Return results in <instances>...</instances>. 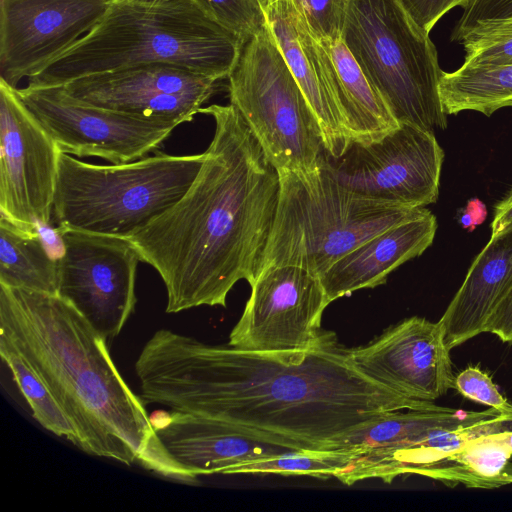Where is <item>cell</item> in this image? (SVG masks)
<instances>
[{
  "label": "cell",
  "mask_w": 512,
  "mask_h": 512,
  "mask_svg": "<svg viewBox=\"0 0 512 512\" xmlns=\"http://www.w3.org/2000/svg\"><path fill=\"white\" fill-rule=\"evenodd\" d=\"M135 371L144 403L228 423L291 450L334 449L386 412L435 405L362 375L333 333L309 350L259 352L160 329Z\"/></svg>",
  "instance_id": "6da1fadb"
},
{
  "label": "cell",
  "mask_w": 512,
  "mask_h": 512,
  "mask_svg": "<svg viewBox=\"0 0 512 512\" xmlns=\"http://www.w3.org/2000/svg\"><path fill=\"white\" fill-rule=\"evenodd\" d=\"M215 122L194 181L129 239L159 273L167 313L226 306L234 285L260 272L280 189L278 170L232 105L201 108Z\"/></svg>",
  "instance_id": "7a4b0ae2"
},
{
  "label": "cell",
  "mask_w": 512,
  "mask_h": 512,
  "mask_svg": "<svg viewBox=\"0 0 512 512\" xmlns=\"http://www.w3.org/2000/svg\"><path fill=\"white\" fill-rule=\"evenodd\" d=\"M0 337L48 386L81 450L183 480L145 403L115 366L107 340L72 305L58 295L0 285Z\"/></svg>",
  "instance_id": "3957f363"
},
{
  "label": "cell",
  "mask_w": 512,
  "mask_h": 512,
  "mask_svg": "<svg viewBox=\"0 0 512 512\" xmlns=\"http://www.w3.org/2000/svg\"><path fill=\"white\" fill-rule=\"evenodd\" d=\"M244 43L194 0H110L100 21L70 49L28 79L29 86L73 80L150 63H169L228 78Z\"/></svg>",
  "instance_id": "277c9868"
},
{
  "label": "cell",
  "mask_w": 512,
  "mask_h": 512,
  "mask_svg": "<svg viewBox=\"0 0 512 512\" xmlns=\"http://www.w3.org/2000/svg\"><path fill=\"white\" fill-rule=\"evenodd\" d=\"M278 173V204L260 272L293 265L319 277L364 241L428 211L359 195L340 184L322 163L309 173Z\"/></svg>",
  "instance_id": "5b68a950"
},
{
  "label": "cell",
  "mask_w": 512,
  "mask_h": 512,
  "mask_svg": "<svg viewBox=\"0 0 512 512\" xmlns=\"http://www.w3.org/2000/svg\"><path fill=\"white\" fill-rule=\"evenodd\" d=\"M205 153L151 156L112 165L61 152L53 214L57 229L130 238L177 202L200 170Z\"/></svg>",
  "instance_id": "8992f818"
},
{
  "label": "cell",
  "mask_w": 512,
  "mask_h": 512,
  "mask_svg": "<svg viewBox=\"0 0 512 512\" xmlns=\"http://www.w3.org/2000/svg\"><path fill=\"white\" fill-rule=\"evenodd\" d=\"M340 36L399 124L446 129L436 48L400 0H343Z\"/></svg>",
  "instance_id": "52a82bcc"
},
{
  "label": "cell",
  "mask_w": 512,
  "mask_h": 512,
  "mask_svg": "<svg viewBox=\"0 0 512 512\" xmlns=\"http://www.w3.org/2000/svg\"><path fill=\"white\" fill-rule=\"evenodd\" d=\"M230 104L278 170H317L325 147L317 118L268 29L243 47L228 77Z\"/></svg>",
  "instance_id": "ba28073f"
},
{
  "label": "cell",
  "mask_w": 512,
  "mask_h": 512,
  "mask_svg": "<svg viewBox=\"0 0 512 512\" xmlns=\"http://www.w3.org/2000/svg\"><path fill=\"white\" fill-rule=\"evenodd\" d=\"M444 151L433 132L401 123L377 140L352 141L323 167L364 197L410 208L437 201Z\"/></svg>",
  "instance_id": "9c48e42d"
},
{
  "label": "cell",
  "mask_w": 512,
  "mask_h": 512,
  "mask_svg": "<svg viewBox=\"0 0 512 512\" xmlns=\"http://www.w3.org/2000/svg\"><path fill=\"white\" fill-rule=\"evenodd\" d=\"M57 295L106 340L117 337L135 310L140 255L129 238L57 229Z\"/></svg>",
  "instance_id": "30bf717a"
},
{
  "label": "cell",
  "mask_w": 512,
  "mask_h": 512,
  "mask_svg": "<svg viewBox=\"0 0 512 512\" xmlns=\"http://www.w3.org/2000/svg\"><path fill=\"white\" fill-rule=\"evenodd\" d=\"M17 91L62 152L98 157L112 164L159 151L179 120L139 117L75 100L62 86L27 85Z\"/></svg>",
  "instance_id": "8fae6325"
},
{
  "label": "cell",
  "mask_w": 512,
  "mask_h": 512,
  "mask_svg": "<svg viewBox=\"0 0 512 512\" xmlns=\"http://www.w3.org/2000/svg\"><path fill=\"white\" fill-rule=\"evenodd\" d=\"M329 304L319 278L308 270L293 265L268 267L251 285L229 346L259 352L312 349L332 333L321 329Z\"/></svg>",
  "instance_id": "7c38bea8"
},
{
  "label": "cell",
  "mask_w": 512,
  "mask_h": 512,
  "mask_svg": "<svg viewBox=\"0 0 512 512\" xmlns=\"http://www.w3.org/2000/svg\"><path fill=\"white\" fill-rule=\"evenodd\" d=\"M61 149L0 79V211L18 227L38 232L53 214Z\"/></svg>",
  "instance_id": "4fadbf2b"
},
{
  "label": "cell",
  "mask_w": 512,
  "mask_h": 512,
  "mask_svg": "<svg viewBox=\"0 0 512 512\" xmlns=\"http://www.w3.org/2000/svg\"><path fill=\"white\" fill-rule=\"evenodd\" d=\"M110 0H0V79L17 88L90 32Z\"/></svg>",
  "instance_id": "5bb4252c"
},
{
  "label": "cell",
  "mask_w": 512,
  "mask_h": 512,
  "mask_svg": "<svg viewBox=\"0 0 512 512\" xmlns=\"http://www.w3.org/2000/svg\"><path fill=\"white\" fill-rule=\"evenodd\" d=\"M219 79L169 63H150L85 76L63 85L75 100L146 118L193 120Z\"/></svg>",
  "instance_id": "9a60e30c"
},
{
  "label": "cell",
  "mask_w": 512,
  "mask_h": 512,
  "mask_svg": "<svg viewBox=\"0 0 512 512\" xmlns=\"http://www.w3.org/2000/svg\"><path fill=\"white\" fill-rule=\"evenodd\" d=\"M347 354L362 375L410 399L433 402L454 388L450 349L439 322L406 318Z\"/></svg>",
  "instance_id": "2e32d148"
},
{
  "label": "cell",
  "mask_w": 512,
  "mask_h": 512,
  "mask_svg": "<svg viewBox=\"0 0 512 512\" xmlns=\"http://www.w3.org/2000/svg\"><path fill=\"white\" fill-rule=\"evenodd\" d=\"M272 35L319 123L327 156L351 143L332 62L314 36L298 0H258Z\"/></svg>",
  "instance_id": "e0dca14e"
},
{
  "label": "cell",
  "mask_w": 512,
  "mask_h": 512,
  "mask_svg": "<svg viewBox=\"0 0 512 512\" xmlns=\"http://www.w3.org/2000/svg\"><path fill=\"white\" fill-rule=\"evenodd\" d=\"M163 449L184 481L225 474L244 461L291 450L214 419L171 411L152 423Z\"/></svg>",
  "instance_id": "ac0fdd59"
},
{
  "label": "cell",
  "mask_w": 512,
  "mask_h": 512,
  "mask_svg": "<svg viewBox=\"0 0 512 512\" xmlns=\"http://www.w3.org/2000/svg\"><path fill=\"white\" fill-rule=\"evenodd\" d=\"M436 230V217L428 210L358 245L318 277L329 302L384 284L392 271L433 243Z\"/></svg>",
  "instance_id": "d6986e66"
},
{
  "label": "cell",
  "mask_w": 512,
  "mask_h": 512,
  "mask_svg": "<svg viewBox=\"0 0 512 512\" xmlns=\"http://www.w3.org/2000/svg\"><path fill=\"white\" fill-rule=\"evenodd\" d=\"M512 288V225L491 235L438 321L451 350L484 333L497 303Z\"/></svg>",
  "instance_id": "ffe728a7"
},
{
  "label": "cell",
  "mask_w": 512,
  "mask_h": 512,
  "mask_svg": "<svg viewBox=\"0 0 512 512\" xmlns=\"http://www.w3.org/2000/svg\"><path fill=\"white\" fill-rule=\"evenodd\" d=\"M498 411H459L433 405L386 412L342 436L334 449L357 452L392 450L410 445L440 429L493 418Z\"/></svg>",
  "instance_id": "44dd1931"
},
{
  "label": "cell",
  "mask_w": 512,
  "mask_h": 512,
  "mask_svg": "<svg viewBox=\"0 0 512 512\" xmlns=\"http://www.w3.org/2000/svg\"><path fill=\"white\" fill-rule=\"evenodd\" d=\"M335 73L339 99L352 141H374L399 126L385 99L359 67L341 36L318 39Z\"/></svg>",
  "instance_id": "7402d4cb"
},
{
  "label": "cell",
  "mask_w": 512,
  "mask_h": 512,
  "mask_svg": "<svg viewBox=\"0 0 512 512\" xmlns=\"http://www.w3.org/2000/svg\"><path fill=\"white\" fill-rule=\"evenodd\" d=\"M512 451L497 434H486L467 442L417 475L447 485L498 488L512 483Z\"/></svg>",
  "instance_id": "603a6c76"
},
{
  "label": "cell",
  "mask_w": 512,
  "mask_h": 512,
  "mask_svg": "<svg viewBox=\"0 0 512 512\" xmlns=\"http://www.w3.org/2000/svg\"><path fill=\"white\" fill-rule=\"evenodd\" d=\"M0 285L57 295V259L40 232L24 230L0 217Z\"/></svg>",
  "instance_id": "cb8c5ba5"
},
{
  "label": "cell",
  "mask_w": 512,
  "mask_h": 512,
  "mask_svg": "<svg viewBox=\"0 0 512 512\" xmlns=\"http://www.w3.org/2000/svg\"><path fill=\"white\" fill-rule=\"evenodd\" d=\"M439 96L446 115L470 110L489 117L501 108L512 107V64H462L453 72L443 71Z\"/></svg>",
  "instance_id": "d4e9b609"
},
{
  "label": "cell",
  "mask_w": 512,
  "mask_h": 512,
  "mask_svg": "<svg viewBox=\"0 0 512 512\" xmlns=\"http://www.w3.org/2000/svg\"><path fill=\"white\" fill-rule=\"evenodd\" d=\"M0 355L31 408L34 419L46 430L66 438L80 448L81 442L76 430L48 386L16 349L2 337H0Z\"/></svg>",
  "instance_id": "484cf974"
},
{
  "label": "cell",
  "mask_w": 512,
  "mask_h": 512,
  "mask_svg": "<svg viewBox=\"0 0 512 512\" xmlns=\"http://www.w3.org/2000/svg\"><path fill=\"white\" fill-rule=\"evenodd\" d=\"M353 454V451L344 449L288 450L244 461L228 468L225 475L278 474L337 479L350 464Z\"/></svg>",
  "instance_id": "4316f807"
},
{
  "label": "cell",
  "mask_w": 512,
  "mask_h": 512,
  "mask_svg": "<svg viewBox=\"0 0 512 512\" xmlns=\"http://www.w3.org/2000/svg\"><path fill=\"white\" fill-rule=\"evenodd\" d=\"M457 41L464 47L465 65L512 64V18L480 23Z\"/></svg>",
  "instance_id": "83f0119b"
},
{
  "label": "cell",
  "mask_w": 512,
  "mask_h": 512,
  "mask_svg": "<svg viewBox=\"0 0 512 512\" xmlns=\"http://www.w3.org/2000/svg\"><path fill=\"white\" fill-rule=\"evenodd\" d=\"M214 21L246 44L264 26L258 0H194Z\"/></svg>",
  "instance_id": "f1b7e54d"
},
{
  "label": "cell",
  "mask_w": 512,
  "mask_h": 512,
  "mask_svg": "<svg viewBox=\"0 0 512 512\" xmlns=\"http://www.w3.org/2000/svg\"><path fill=\"white\" fill-rule=\"evenodd\" d=\"M454 389L465 398L499 413L512 412V404L500 394L491 378L476 367H468L455 376Z\"/></svg>",
  "instance_id": "f546056e"
},
{
  "label": "cell",
  "mask_w": 512,
  "mask_h": 512,
  "mask_svg": "<svg viewBox=\"0 0 512 512\" xmlns=\"http://www.w3.org/2000/svg\"><path fill=\"white\" fill-rule=\"evenodd\" d=\"M317 39L341 35L343 0H298Z\"/></svg>",
  "instance_id": "4dcf8cb0"
},
{
  "label": "cell",
  "mask_w": 512,
  "mask_h": 512,
  "mask_svg": "<svg viewBox=\"0 0 512 512\" xmlns=\"http://www.w3.org/2000/svg\"><path fill=\"white\" fill-rule=\"evenodd\" d=\"M506 18H512V0H472L464 8L452 39L457 41L466 31L480 23Z\"/></svg>",
  "instance_id": "1f68e13d"
},
{
  "label": "cell",
  "mask_w": 512,
  "mask_h": 512,
  "mask_svg": "<svg viewBox=\"0 0 512 512\" xmlns=\"http://www.w3.org/2000/svg\"><path fill=\"white\" fill-rule=\"evenodd\" d=\"M472 0H400L404 9L425 33L429 34L438 20L448 11L460 6L466 8Z\"/></svg>",
  "instance_id": "d6a6232c"
},
{
  "label": "cell",
  "mask_w": 512,
  "mask_h": 512,
  "mask_svg": "<svg viewBox=\"0 0 512 512\" xmlns=\"http://www.w3.org/2000/svg\"><path fill=\"white\" fill-rule=\"evenodd\" d=\"M485 332L496 335L503 342L512 343V288L493 309L487 320Z\"/></svg>",
  "instance_id": "836d02e7"
},
{
  "label": "cell",
  "mask_w": 512,
  "mask_h": 512,
  "mask_svg": "<svg viewBox=\"0 0 512 512\" xmlns=\"http://www.w3.org/2000/svg\"><path fill=\"white\" fill-rule=\"evenodd\" d=\"M512 225V188L495 205L491 222V235H496Z\"/></svg>",
  "instance_id": "e575fe53"
},
{
  "label": "cell",
  "mask_w": 512,
  "mask_h": 512,
  "mask_svg": "<svg viewBox=\"0 0 512 512\" xmlns=\"http://www.w3.org/2000/svg\"><path fill=\"white\" fill-rule=\"evenodd\" d=\"M490 434H497L512 451V412L499 413L493 418Z\"/></svg>",
  "instance_id": "d590c367"
},
{
  "label": "cell",
  "mask_w": 512,
  "mask_h": 512,
  "mask_svg": "<svg viewBox=\"0 0 512 512\" xmlns=\"http://www.w3.org/2000/svg\"><path fill=\"white\" fill-rule=\"evenodd\" d=\"M486 216V209L482 202L479 200H472L469 202L466 213L461 218V223L464 227H473L481 223Z\"/></svg>",
  "instance_id": "8d00e7d4"
},
{
  "label": "cell",
  "mask_w": 512,
  "mask_h": 512,
  "mask_svg": "<svg viewBox=\"0 0 512 512\" xmlns=\"http://www.w3.org/2000/svg\"><path fill=\"white\" fill-rule=\"evenodd\" d=\"M136 1L148 2V3H157V2L168 1V0H136Z\"/></svg>",
  "instance_id": "74e56055"
}]
</instances>
